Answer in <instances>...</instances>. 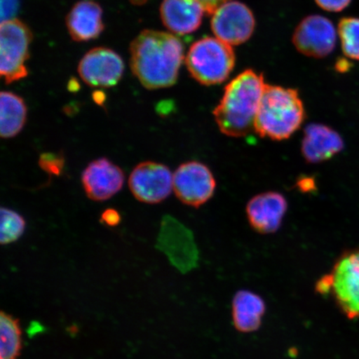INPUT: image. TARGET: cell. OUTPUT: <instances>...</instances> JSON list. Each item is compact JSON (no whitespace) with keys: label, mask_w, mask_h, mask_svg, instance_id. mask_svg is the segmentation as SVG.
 Returning <instances> with one entry per match:
<instances>
[{"label":"cell","mask_w":359,"mask_h":359,"mask_svg":"<svg viewBox=\"0 0 359 359\" xmlns=\"http://www.w3.org/2000/svg\"><path fill=\"white\" fill-rule=\"evenodd\" d=\"M288 202L280 192L267 191L255 196L246 205L247 219L255 231L272 234L281 226Z\"/></svg>","instance_id":"cell-13"},{"label":"cell","mask_w":359,"mask_h":359,"mask_svg":"<svg viewBox=\"0 0 359 359\" xmlns=\"http://www.w3.org/2000/svg\"><path fill=\"white\" fill-rule=\"evenodd\" d=\"M318 293H331L350 320L359 317V250L345 255L329 275L318 280Z\"/></svg>","instance_id":"cell-5"},{"label":"cell","mask_w":359,"mask_h":359,"mask_svg":"<svg viewBox=\"0 0 359 359\" xmlns=\"http://www.w3.org/2000/svg\"><path fill=\"white\" fill-rule=\"evenodd\" d=\"M266 309V303L258 294L238 291L232 300L233 325L241 333H252L262 325Z\"/></svg>","instance_id":"cell-18"},{"label":"cell","mask_w":359,"mask_h":359,"mask_svg":"<svg viewBox=\"0 0 359 359\" xmlns=\"http://www.w3.org/2000/svg\"><path fill=\"white\" fill-rule=\"evenodd\" d=\"M135 6H142V4H145L147 0H130Z\"/></svg>","instance_id":"cell-30"},{"label":"cell","mask_w":359,"mask_h":359,"mask_svg":"<svg viewBox=\"0 0 359 359\" xmlns=\"http://www.w3.org/2000/svg\"><path fill=\"white\" fill-rule=\"evenodd\" d=\"M158 245L168 254L170 262L181 271H190L195 266L198 254L192 235L173 219H165Z\"/></svg>","instance_id":"cell-14"},{"label":"cell","mask_w":359,"mask_h":359,"mask_svg":"<svg viewBox=\"0 0 359 359\" xmlns=\"http://www.w3.org/2000/svg\"><path fill=\"white\" fill-rule=\"evenodd\" d=\"M124 172L107 158L93 161L82 174L83 189L89 199L104 201L122 190Z\"/></svg>","instance_id":"cell-12"},{"label":"cell","mask_w":359,"mask_h":359,"mask_svg":"<svg viewBox=\"0 0 359 359\" xmlns=\"http://www.w3.org/2000/svg\"><path fill=\"white\" fill-rule=\"evenodd\" d=\"M352 0H316L318 6L326 11L340 12L346 8Z\"/></svg>","instance_id":"cell-24"},{"label":"cell","mask_w":359,"mask_h":359,"mask_svg":"<svg viewBox=\"0 0 359 359\" xmlns=\"http://www.w3.org/2000/svg\"><path fill=\"white\" fill-rule=\"evenodd\" d=\"M102 94H100V93L94 95V100L100 105H102V102H104V97H102Z\"/></svg>","instance_id":"cell-29"},{"label":"cell","mask_w":359,"mask_h":359,"mask_svg":"<svg viewBox=\"0 0 359 359\" xmlns=\"http://www.w3.org/2000/svg\"><path fill=\"white\" fill-rule=\"evenodd\" d=\"M344 147L343 138L339 133L326 125L311 123L304 128L302 152L309 163H321L333 158Z\"/></svg>","instance_id":"cell-15"},{"label":"cell","mask_w":359,"mask_h":359,"mask_svg":"<svg viewBox=\"0 0 359 359\" xmlns=\"http://www.w3.org/2000/svg\"><path fill=\"white\" fill-rule=\"evenodd\" d=\"M0 242L2 245L13 243L24 234L26 222L22 215L15 210L2 208L0 210Z\"/></svg>","instance_id":"cell-22"},{"label":"cell","mask_w":359,"mask_h":359,"mask_svg":"<svg viewBox=\"0 0 359 359\" xmlns=\"http://www.w3.org/2000/svg\"><path fill=\"white\" fill-rule=\"evenodd\" d=\"M304 118V107L297 90L266 84L255 132L273 141H284L298 131Z\"/></svg>","instance_id":"cell-3"},{"label":"cell","mask_w":359,"mask_h":359,"mask_svg":"<svg viewBox=\"0 0 359 359\" xmlns=\"http://www.w3.org/2000/svg\"><path fill=\"white\" fill-rule=\"evenodd\" d=\"M266 85L263 75L252 69L245 70L233 79L213 111L219 131L231 137H245L255 132Z\"/></svg>","instance_id":"cell-2"},{"label":"cell","mask_w":359,"mask_h":359,"mask_svg":"<svg viewBox=\"0 0 359 359\" xmlns=\"http://www.w3.org/2000/svg\"><path fill=\"white\" fill-rule=\"evenodd\" d=\"M298 187L300 190L307 192L313 190L316 185H314V181L312 178L304 177L299 180Z\"/></svg>","instance_id":"cell-28"},{"label":"cell","mask_w":359,"mask_h":359,"mask_svg":"<svg viewBox=\"0 0 359 359\" xmlns=\"http://www.w3.org/2000/svg\"><path fill=\"white\" fill-rule=\"evenodd\" d=\"M336 29L329 19L311 15L299 22L293 35V43L303 55L325 57L333 52L336 45Z\"/></svg>","instance_id":"cell-10"},{"label":"cell","mask_w":359,"mask_h":359,"mask_svg":"<svg viewBox=\"0 0 359 359\" xmlns=\"http://www.w3.org/2000/svg\"><path fill=\"white\" fill-rule=\"evenodd\" d=\"M338 31L344 55L359 60V18H344L339 22Z\"/></svg>","instance_id":"cell-21"},{"label":"cell","mask_w":359,"mask_h":359,"mask_svg":"<svg viewBox=\"0 0 359 359\" xmlns=\"http://www.w3.org/2000/svg\"><path fill=\"white\" fill-rule=\"evenodd\" d=\"M121 215L118 210L109 208L102 212L101 221L109 226H116L121 223Z\"/></svg>","instance_id":"cell-26"},{"label":"cell","mask_w":359,"mask_h":359,"mask_svg":"<svg viewBox=\"0 0 359 359\" xmlns=\"http://www.w3.org/2000/svg\"><path fill=\"white\" fill-rule=\"evenodd\" d=\"M18 8H19V0H1L2 22L12 20Z\"/></svg>","instance_id":"cell-25"},{"label":"cell","mask_w":359,"mask_h":359,"mask_svg":"<svg viewBox=\"0 0 359 359\" xmlns=\"http://www.w3.org/2000/svg\"><path fill=\"white\" fill-rule=\"evenodd\" d=\"M27 120V106L24 100L15 93L0 94V135L12 138L20 133Z\"/></svg>","instance_id":"cell-19"},{"label":"cell","mask_w":359,"mask_h":359,"mask_svg":"<svg viewBox=\"0 0 359 359\" xmlns=\"http://www.w3.org/2000/svg\"><path fill=\"white\" fill-rule=\"evenodd\" d=\"M66 22L71 37L79 42L97 39L104 29L102 8L92 0H82L76 4L67 15Z\"/></svg>","instance_id":"cell-17"},{"label":"cell","mask_w":359,"mask_h":359,"mask_svg":"<svg viewBox=\"0 0 359 359\" xmlns=\"http://www.w3.org/2000/svg\"><path fill=\"white\" fill-rule=\"evenodd\" d=\"M124 64L118 53L107 48L92 49L81 60L79 74L91 87L111 88L123 77Z\"/></svg>","instance_id":"cell-11"},{"label":"cell","mask_w":359,"mask_h":359,"mask_svg":"<svg viewBox=\"0 0 359 359\" xmlns=\"http://www.w3.org/2000/svg\"><path fill=\"white\" fill-rule=\"evenodd\" d=\"M22 350L19 320L6 312L0 313V359H18Z\"/></svg>","instance_id":"cell-20"},{"label":"cell","mask_w":359,"mask_h":359,"mask_svg":"<svg viewBox=\"0 0 359 359\" xmlns=\"http://www.w3.org/2000/svg\"><path fill=\"white\" fill-rule=\"evenodd\" d=\"M39 168L50 176H60L64 170L65 159L62 154L45 152L40 155L39 160Z\"/></svg>","instance_id":"cell-23"},{"label":"cell","mask_w":359,"mask_h":359,"mask_svg":"<svg viewBox=\"0 0 359 359\" xmlns=\"http://www.w3.org/2000/svg\"><path fill=\"white\" fill-rule=\"evenodd\" d=\"M217 189L214 175L204 163L187 161L173 174V191L183 204L200 208L212 198Z\"/></svg>","instance_id":"cell-7"},{"label":"cell","mask_w":359,"mask_h":359,"mask_svg":"<svg viewBox=\"0 0 359 359\" xmlns=\"http://www.w3.org/2000/svg\"><path fill=\"white\" fill-rule=\"evenodd\" d=\"M212 15L215 38L231 46L246 42L253 34L255 17L244 4L230 0L218 7Z\"/></svg>","instance_id":"cell-9"},{"label":"cell","mask_w":359,"mask_h":359,"mask_svg":"<svg viewBox=\"0 0 359 359\" xmlns=\"http://www.w3.org/2000/svg\"><path fill=\"white\" fill-rule=\"evenodd\" d=\"M129 188L135 198L147 204L165 201L173 190V174L164 164L143 161L129 177Z\"/></svg>","instance_id":"cell-8"},{"label":"cell","mask_w":359,"mask_h":359,"mask_svg":"<svg viewBox=\"0 0 359 359\" xmlns=\"http://www.w3.org/2000/svg\"><path fill=\"white\" fill-rule=\"evenodd\" d=\"M236 62L231 45L217 38H204L192 44L186 65L192 78L202 85L222 83L230 76Z\"/></svg>","instance_id":"cell-4"},{"label":"cell","mask_w":359,"mask_h":359,"mask_svg":"<svg viewBox=\"0 0 359 359\" xmlns=\"http://www.w3.org/2000/svg\"><path fill=\"white\" fill-rule=\"evenodd\" d=\"M29 27L20 20L2 22L0 27V74L6 83L27 77L26 62L32 41Z\"/></svg>","instance_id":"cell-6"},{"label":"cell","mask_w":359,"mask_h":359,"mask_svg":"<svg viewBox=\"0 0 359 359\" xmlns=\"http://www.w3.org/2000/svg\"><path fill=\"white\" fill-rule=\"evenodd\" d=\"M205 13L196 0H163L160 8L164 25L170 32L179 35L195 32L201 26Z\"/></svg>","instance_id":"cell-16"},{"label":"cell","mask_w":359,"mask_h":359,"mask_svg":"<svg viewBox=\"0 0 359 359\" xmlns=\"http://www.w3.org/2000/svg\"><path fill=\"white\" fill-rule=\"evenodd\" d=\"M133 73L147 89L165 88L176 83L184 58L180 39L168 33L144 30L130 47Z\"/></svg>","instance_id":"cell-1"},{"label":"cell","mask_w":359,"mask_h":359,"mask_svg":"<svg viewBox=\"0 0 359 359\" xmlns=\"http://www.w3.org/2000/svg\"><path fill=\"white\" fill-rule=\"evenodd\" d=\"M199 2L206 13L208 15H212L215 10L222 4L230 1V0H196Z\"/></svg>","instance_id":"cell-27"}]
</instances>
